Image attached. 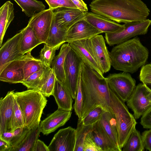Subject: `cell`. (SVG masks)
<instances>
[{"label":"cell","mask_w":151,"mask_h":151,"mask_svg":"<svg viewBox=\"0 0 151 151\" xmlns=\"http://www.w3.org/2000/svg\"><path fill=\"white\" fill-rule=\"evenodd\" d=\"M52 95L54 97L58 108L72 111L73 99L64 83L56 78Z\"/></svg>","instance_id":"22"},{"label":"cell","mask_w":151,"mask_h":151,"mask_svg":"<svg viewBox=\"0 0 151 151\" xmlns=\"http://www.w3.org/2000/svg\"><path fill=\"white\" fill-rule=\"evenodd\" d=\"M60 47H51L44 44L43 47L41 49L40 53V59L43 65L46 67L50 68L52 61L55 56L56 50Z\"/></svg>","instance_id":"34"},{"label":"cell","mask_w":151,"mask_h":151,"mask_svg":"<svg viewBox=\"0 0 151 151\" xmlns=\"http://www.w3.org/2000/svg\"><path fill=\"white\" fill-rule=\"evenodd\" d=\"M90 136L103 151H120L99 121L92 125Z\"/></svg>","instance_id":"21"},{"label":"cell","mask_w":151,"mask_h":151,"mask_svg":"<svg viewBox=\"0 0 151 151\" xmlns=\"http://www.w3.org/2000/svg\"><path fill=\"white\" fill-rule=\"evenodd\" d=\"M148 93L144 84L139 83L126 102L127 106L133 111L136 119L141 117L151 105L147 97Z\"/></svg>","instance_id":"13"},{"label":"cell","mask_w":151,"mask_h":151,"mask_svg":"<svg viewBox=\"0 0 151 151\" xmlns=\"http://www.w3.org/2000/svg\"><path fill=\"white\" fill-rule=\"evenodd\" d=\"M141 135L145 149L151 151V129L145 131Z\"/></svg>","instance_id":"44"},{"label":"cell","mask_w":151,"mask_h":151,"mask_svg":"<svg viewBox=\"0 0 151 151\" xmlns=\"http://www.w3.org/2000/svg\"><path fill=\"white\" fill-rule=\"evenodd\" d=\"M13 137V132H6L0 134V139L7 142L9 145Z\"/></svg>","instance_id":"47"},{"label":"cell","mask_w":151,"mask_h":151,"mask_svg":"<svg viewBox=\"0 0 151 151\" xmlns=\"http://www.w3.org/2000/svg\"><path fill=\"white\" fill-rule=\"evenodd\" d=\"M81 83L83 95L82 119L92 109L101 106L106 111L113 113L111 107L109 88L106 78L83 63Z\"/></svg>","instance_id":"1"},{"label":"cell","mask_w":151,"mask_h":151,"mask_svg":"<svg viewBox=\"0 0 151 151\" xmlns=\"http://www.w3.org/2000/svg\"><path fill=\"white\" fill-rule=\"evenodd\" d=\"M109 53L114 69L132 74L145 65L149 54L147 48L137 36L116 45Z\"/></svg>","instance_id":"3"},{"label":"cell","mask_w":151,"mask_h":151,"mask_svg":"<svg viewBox=\"0 0 151 151\" xmlns=\"http://www.w3.org/2000/svg\"><path fill=\"white\" fill-rule=\"evenodd\" d=\"M29 52L22 58L9 63L0 72V81L12 83H22L24 80V67L26 63L34 57Z\"/></svg>","instance_id":"11"},{"label":"cell","mask_w":151,"mask_h":151,"mask_svg":"<svg viewBox=\"0 0 151 151\" xmlns=\"http://www.w3.org/2000/svg\"><path fill=\"white\" fill-rule=\"evenodd\" d=\"M84 19L92 26L103 33H111L123 29L121 24L104 16L92 12H87Z\"/></svg>","instance_id":"19"},{"label":"cell","mask_w":151,"mask_h":151,"mask_svg":"<svg viewBox=\"0 0 151 151\" xmlns=\"http://www.w3.org/2000/svg\"><path fill=\"white\" fill-rule=\"evenodd\" d=\"M89 132L87 134L85 139L83 151H103L91 137Z\"/></svg>","instance_id":"42"},{"label":"cell","mask_w":151,"mask_h":151,"mask_svg":"<svg viewBox=\"0 0 151 151\" xmlns=\"http://www.w3.org/2000/svg\"><path fill=\"white\" fill-rule=\"evenodd\" d=\"M103 32L96 29L84 18L78 21L67 30L65 42L89 40Z\"/></svg>","instance_id":"14"},{"label":"cell","mask_w":151,"mask_h":151,"mask_svg":"<svg viewBox=\"0 0 151 151\" xmlns=\"http://www.w3.org/2000/svg\"><path fill=\"white\" fill-rule=\"evenodd\" d=\"M106 80L110 89L122 101L126 102L136 87V81L129 73L109 74Z\"/></svg>","instance_id":"7"},{"label":"cell","mask_w":151,"mask_h":151,"mask_svg":"<svg viewBox=\"0 0 151 151\" xmlns=\"http://www.w3.org/2000/svg\"><path fill=\"white\" fill-rule=\"evenodd\" d=\"M24 29L8 39L0 49V72L9 63L20 59L25 55L20 50V43Z\"/></svg>","instance_id":"9"},{"label":"cell","mask_w":151,"mask_h":151,"mask_svg":"<svg viewBox=\"0 0 151 151\" xmlns=\"http://www.w3.org/2000/svg\"><path fill=\"white\" fill-rule=\"evenodd\" d=\"M139 78L144 84H151V63L145 65L141 67Z\"/></svg>","instance_id":"41"},{"label":"cell","mask_w":151,"mask_h":151,"mask_svg":"<svg viewBox=\"0 0 151 151\" xmlns=\"http://www.w3.org/2000/svg\"><path fill=\"white\" fill-rule=\"evenodd\" d=\"M76 129L70 126L60 129L48 146L49 151H74Z\"/></svg>","instance_id":"15"},{"label":"cell","mask_w":151,"mask_h":151,"mask_svg":"<svg viewBox=\"0 0 151 151\" xmlns=\"http://www.w3.org/2000/svg\"><path fill=\"white\" fill-rule=\"evenodd\" d=\"M83 61L72 49L68 52L64 65L65 86L75 99L77 90L78 78Z\"/></svg>","instance_id":"8"},{"label":"cell","mask_w":151,"mask_h":151,"mask_svg":"<svg viewBox=\"0 0 151 151\" xmlns=\"http://www.w3.org/2000/svg\"><path fill=\"white\" fill-rule=\"evenodd\" d=\"M10 148L8 143L0 139V151H9Z\"/></svg>","instance_id":"48"},{"label":"cell","mask_w":151,"mask_h":151,"mask_svg":"<svg viewBox=\"0 0 151 151\" xmlns=\"http://www.w3.org/2000/svg\"><path fill=\"white\" fill-rule=\"evenodd\" d=\"M89 6L92 12L119 23L145 21L150 12L142 0H93Z\"/></svg>","instance_id":"2"},{"label":"cell","mask_w":151,"mask_h":151,"mask_svg":"<svg viewBox=\"0 0 151 151\" xmlns=\"http://www.w3.org/2000/svg\"><path fill=\"white\" fill-rule=\"evenodd\" d=\"M57 25L68 30L75 23L83 19L88 12L78 8L60 7L53 10Z\"/></svg>","instance_id":"16"},{"label":"cell","mask_w":151,"mask_h":151,"mask_svg":"<svg viewBox=\"0 0 151 151\" xmlns=\"http://www.w3.org/2000/svg\"><path fill=\"white\" fill-rule=\"evenodd\" d=\"M14 90L9 91L0 99V134L10 132V123L13 112Z\"/></svg>","instance_id":"18"},{"label":"cell","mask_w":151,"mask_h":151,"mask_svg":"<svg viewBox=\"0 0 151 151\" xmlns=\"http://www.w3.org/2000/svg\"><path fill=\"white\" fill-rule=\"evenodd\" d=\"M25 126L21 111L14 97L13 112L10 123V132H13L17 129Z\"/></svg>","instance_id":"35"},{"label":"cell","mask_w":151,"mask_h":151,"mask_svg":"<svg viewBox=\"0 0 151 151\" xmlns=\"http://www.w3.org/2000/svg\"><path fill=\"white\" fill-rule=\"evenodd\" d=\"M88 42L96 60L104 74L110 70L111 63L109 52L106 47L102 35H98L88 40Z\"/></svg>","instance_id":"12"},{"label":"cell","mask_w":151,"mask_h":151,"mask_svg":"<svg viewBox=\"0 0 151 151\" xmlns=\"http://www.w3.org/2000/svg\"><path fill=\"white\" fill-rule=\"evenodd\" d=\"M13 4L10 1H6L0 8V46L6 32L14 17Z\"/></svg>","instance_id":"25"},{"label":"cell","mask_w":151,"mask_h":151,"mask_svg":"<svg viewBox=\"0 0 151 151\" xmlns=\"http://www.w3.org/2000/svg\"><path fill=\"white\" fill-rule=\"evenodd\" d=\"M71 111L58 108L40 123V132L43 135H47L64 125L70 119L72 114Z\"/></svg>","instance_id":"17"},{"label":"cell","mask_w":151,"mask_h":151,"mask_svg":"<svg viewBox=\"0 0 151 151\" xmlns=\"http://www.w3.org/2000/svg\"><path fill=\"white\" fill-rule=\"evenodd\" d=\"M77 8L84 11L88 12L86 4L83 0H71Z\"/></svg>","instance_id":"46"},{"label":"cell","mask_w":151,"mask_h":151,"mask_svg":"<svg viewBox=\"0 0 151 151\" xmlns=\"http://www.w3.org/2000/svg\"><path fill=\"white\" fill-rule=\"evenodd\" d=\"M147 88L148 90V93L147 95V97L150 102V104L151 105V90Z\"/></svg>","instance_id":"49"},{"label":"cell","mask_w":151,"mask_h":151,"mask_svg":"<svg viewBox=\"0 0 151 151\" xmlns=\"http://www.w3.org/2000/svg\"><path fill=\"white\" fill-rule=\"evenodd\" d=\"M33 151H49L47 146L42 141L38 139L37 140Z\"/></svg>","instance_id":"45"},{"label":"cell","mask_w":151,"mask_h":151,"mask_svg":"<svg viewBox=\"0 0 151 151\" xmlns=\"http://www.w3.org/2000/svg\"><path fill=\"white\" fill-rule=\"evenodd\" d=\"M56 77L51 68H48L42 81L37 89L40 91L46 97L52 95Z\"/></svg>","instance_id":"30"},{"label":"cell","mask_w":151,"mask_h":151,"mask_svg":"<svg viewBox=\"0 0 151 151\" xmlns=\"http://www.w3.org/2000/svg\"><path fill=\"white\" fill-rule=\"evenodd\" d=\"M71 48L82 59L84 63L99 73L103 75L95 58L88 40L69 43Z\"/></svg>","instance_id":"20"},{"label":"cell","mask_w":151,"mask_h":151,"mask_svg":"<svg viewBox=\"0 0 151 151\" xmlns=\"http://www.w3.org/2000/svg\"><path fill=\"white\" fill-rule=\"evenodd\" d=\"M49 6V8L53 10L60 7L77 8L71 0H45Z\"/></svg>","instance_id":"40"},{"label":"cell","mask_w":151,"mask_h":151,"mask_svg":"<svg viewBox=\"0 0 151 151\" xmlns=\"http://www.w3.org/2000/svg\"><path fill=\"white\" fill-rule=\"evenodd\" d=\"M67 31L57 25L54 14L49 35L45 44L50 47H60L65 43Z\"/></svg>","instance_id":"27"},{"label":"cell","mask_w":151,"mask_h":151,"mask_svg":"<svg viewBox=\"0 0 151 151\" xmlns=\"http://www.w3.org/2000/svg\"><path fill=\"white\" fill-rule=\"evenodd\" d=\"M40 132L39 126L30 129L22 141L9 151H33Z\"/></svg>","instance_id":"28"},{"label":"cell","mask_w":151,"mask_h":151,"mask_svg":"<svg viewBox=\"0 0 151 151\" xmlns=\"http://www.w3.org/2000/svg\"><path fill=\"white\" fill-rule=\"evenodd\" d=\"M70 49L69 43H64L61 46L58 54L55 57L51 65V68L54 72L56 79L63 83L65 81V61L67 55Z\"/></svg>","instance_id":"23"},{"label":"cell","mask_w":151,"mask_h":151,"mask_svg":"<svg viewBox=\"0 0 151 151\" xmlns=\"http://www.w3.org/2000/svg\"><path fill=\"white\" fill-rule=\"evenodd\" d=\"M124 28L111 33H105L106 43L110 46L116 45L138 35L147 33L151 25V20L124 23Z\"/></svg>","instance_id":"6"},{"label":"cell","mask_w":151,"mask_h":151,"mask_svg":"<svg viewBox=\"0 0 151 151\" xmlns=\"http://www.w3.org/2000/svg\"><path fill=\"white\" fill-rule=\"evenodd\" d=\"M99 121L116 147L120 151H122L119 145L117 124L114 114L105 111Z\"/></svg>","instance_id":"24"},{"label":"cell","mask_w":151,"mask_h":151,"mask_svg":"<svg viewBox=\"0 0 151 151\" xmlns=\"http://www.w3.org/2000/svg\"><path fill=\"white\" fill-rule=\"evenodd\" d=\"M21 8L28 17L45 10V6L42 1L36 0H14Z\"/></svg>","instance_id":"29"},{"label":"cell","mask_w":151,"mask_h":151,"mask_svg":"<svg viewBox=\"0 0 151 151\" xmlns=\"http://www.w3.org/2000/svg\"><path fill=\"white\" fill-rule=\"evenodd\" d=\"M92 125H84L81 119H78L76 129V141L74 151H83L85 139L87 134L91 130Z\"/></svg>","instance_id":"31"},{"label":"cell","mask_w":151,"mask_h":151,"mask_svg":"<svg viewBox=\"0 0 151 151\" xmlns=\"http://www.w3.org/2000/svg\"><path fill=\"white\" fill-rule=\"evenodd\" d=\"M14 97L21 111L25 126L31 129L39 126L47 100L40 91L28 89L15 92Z\"/></svg>","instance_id":"4"},{"label":"cell","mask_w":151,"mask_h":151,"mask_svg":"<svg viewBox=\"0 0 151 151\" xmlns=\"http://www.w3.org/2000/svg\"><path fill=\"white\" fill-rule=\"evenodd\" d=\"M145 149L142 135L136 129L130 135L122 150L123 151H144Z\"/></svg>","instance_id":"32"},{"label":"cell","mask_w":151,"mask_h":151,"mask_svg":"<svg viewBox=\"0 0 151 151\" xmlns=\"http://www.w3.org/2000/svg\"><path fill=\"white\" fill-rule=\"evenodd\" d=\"M48 68L45 67L40 71L33 73L24 80L22 83L28 89L37 90L41 84Z\"/></svg>","instance_id":"33"},{"label":"cell","mask_w":151,"mask_h":151,"mask_svg":"<svg viewBox=\"0 0 151 151\" xmlns=\"http://www.w3.org/2000/svg\"><path fill=\"white\" fill-rule=\"evenodd\" d=\"M140 123L145 129H151V105L141 117Z\"/></svg>","instance_id":"43"},{"label":"cell","mask_w":151,"mask_h":151,"mask_svg":"<svg viewBox=\"0 0 151 151\" xmlns=\"http://www.w3.org/2000/svg\"><path fill=\"white\" fill-rule=\"evenodd\" d=\"M24 31L20 43V50L24 54L31 52L35 47L43 43L36 36L33 29L27 26Z\"/></svg>","instance_id":"26"},{"label":"cell","mask_w":151,"mask_h":151,"mask_svg":"<svg viewBox=\"0 0 151 151\" xmlns=\"http://www.w3.org/2000/svg\"><path fill=\"white\" fill-rule=\"evenodd\" d=\"M29 130L26 126L16 129L13 132V137L9 143L10 148L14 147L19 144L26 137Z\"/></svg>","instance_id":"39"},{"label":"cell","mask_w":151,"mask_h":151,"mask_svg":"<svg viewBox=\"0 0 151 151\" xmlns=\"http://www.w3.org/2000/svg\"><path fill=\"white\" fill-rule=\"evenodd\" d=\"M146 87L149 89L151 90V84H144Z\"/></svg>","instance_id":"50"},{"label":"cell","mask_w":151,"mask_h":151,"mask_svg":"<svg viewBox=\"0 0 151 151\" xmlns=\"http://www.w3.org/2000/svg\"><path fill=\"white\" fill-rule=\"evenodd\" d=\"M106 111L102 107L98 106L91 110L82 119L83 124L85 125H92L99 121Z\"/></svg>","instance_id":"37"},{"label":"cell","mask_w":151,"mask_h":151,"mask_svg":"<svg viewBox=\"0 0 151 151\" xmlns=\"http://www.w3.org/2000/svg\"><path fill=\"white\" fill-rule=\"evenodd\" d=\"M54 15L53 10L49 8L35 14L28 21L27 25L42 43H45L48 38Z\"/></svg>","instance_id":"10"},{"label":"cell","mask_w":151,"mask_h":151,"mask_svg":"<svg viewBox=\"0 0 151 151\" xmlns=\"http://www.w3.org/2000/svg\"><path fill=\"white\" fill-rule=\"evenodd\" d=\"M45 67L40 59L34 58L27 61L24 67V80Z\"/></svg>","instance_id":"36"},{"label":"cell","mask_w":151,"mask_h":151,"mask_svg":"<svg viewBox=\"0 0 151 151\" xmlns=\"http://www.w3.org/2000/svg\"><path fill=\"white\" fill-rule=\"evenodd\" d=\"M81 70L79 75L77 93L73 105L74 111L78 116V119L81 118L83 105V98L81 83Z\"/></svg>","instance_id":"38"},{"label":"cell","mask_w":151,"mask_h":151,"mask_svg":"<svg viewBox=\"0 0 151 151\" xmlns=\"http://www.w3.org/2000/svg\"><path fill=\"white\" fill-rule=\"evenodd\" d=\"M109 91L111 107L115 117L119 145L122 149L131 133L136 129L137 122L124 102L110 88Z\"/></svg>","instance_id":"5"}]
</instances>
